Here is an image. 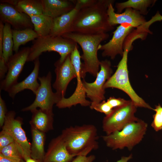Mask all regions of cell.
<instances>
[{
    "label": "cell",
    "mask_w": 162,
    "mask_h": 162,
    "mask_svg": "<svg viewBox=\"0 0 162 162\" xmlns=\"http://www.w3.org/2000/svg\"><path fill=\"white\" fill-rule=\"evenodd\" d=\"M70 58L76 72L77 86L74 92L70 97L68 98L64 97L62 98L56 104V106L59 108H70L77 104L84 106H90L91 102L87 100L86 98V94L81 79L83 78L82 74L83 63L81 61V56L78 53H74L71 55Z\"/></svg>",
    "instance_id": "cell-10"
},
{
    "label": "cell",
    "mask_w": 162,
    "mask_h": 162,
    "mask_svg": "<svg viewBox=\"0 0 162 162\" xmlns=\"http://www.w3.org/2000/svg\"><path fill=\"white\" fill-rule=\"evenodd\" d=\"M0 154L14 162H23L22 154L14 142L0 150Z\"/></svg>",
    "instance_id": "cell-28"
},
{
    "label": "cell",
    "mask_w": 162,
    "mask_h": 162,
    "mask_svg": "<svg viewBox=\"0 0 162 162\" xmlns=\"http://www.w3.org/2000/svg\"><path fill=\"white\" fill-rule=\"evenodd\" d=\"M54 66L56 77L52 86L56 92L62 98L64 97L70 82L76 77V72L71 61L70 55L62 62L58 60L54 63Z\"/></svg>",
    "instance_id": "cell-14"
},
{
    "label": "cell",
    "mask_w": 162,
    "mask_h": 162,
    "mask_svg": "<svg viewBox=\"0 0 162 162\" xmlns=\"http://www.w3.org/2000/svg\"><path fill=\"white\" fill-rule=\"evenodd\" d=\"M43 14L53 19L60 16L72 10L76 0H41Z\"/></svg>",
    "instance_id": "cell-20"
},
{
    "label": "cell",
    "mask_w": 162,
    "mask_h": 162,
    "mask_svg": "<svg viewBox=\"0 0 162 162\" xmlns=\"http://www.w3.org/2000/svg\"><path fill=\"white\" fill-rule=\"evenodd\" d=\"M91 109H94L96 111L104 113L106 116L110 114L112 112L113 109L112 108L107 101L104 100L90 107Z\"/></svg>",
    "instance_id": "cell-30"
},
{
    "label": "cell",
    "mask_w": 162,
    "mask_h": 162,
    "mask_svg": "<svg viewBox=\"0 0 162 162\" xmlns=\"http://www.w3.org/2000/svg\"><path fill=\"white\" fill-rule=\"evenodd\" d=\"M100 66V70L97 74L94 82L89 83L84 79L82 80V85L86 95L91 100L90 107L104 100L105 89L104 86L112 73L110 61L107 59L101 61Z\"/></svg>",
    "instance_id": "cell-8"
},
{
    "label": "cell",
    "mask_w": 162,
    "mask_h": 162,
    "mask_svg": "<svg viewBox=\"0 0 162 162\" xmlns=\"http://www.w3.org/2000/svg\"><path fill=\"white\" fill-rule=\"evenodd\" d=\"M112 0H96L81 8L75 18L71 32L94 34L107 33L114 29L108 22L107 9Z\"/></svg>",
    "instance_id": "cell-1"
},
{
    "label": "cell",
    "mask_w": 162,
    "mask_h": 162,
    "mask_svg": "<svg viewBox=\"0 0 162 162\" xmlns=\"http://www.w3.org/2000/svg\"><path fill=\"white\" fill-rule=\"evenodd\" d=\"M85 6L84 0H76V5L72 10L53 19L52 27L49 35L52 36H62L70 32L74 21L78 13Z\"/></svg>",
    "instance_id": "cell-17"
},
{
    "label": "cell",
    "mask_w": 162,
    "mask_h": 162,
    "mask_svg": "<svg viewBox=\"0 0 162 162\" xmlns=\"http://www.w3.org/2000/svg\"><path fill=\"white\" fill-rule=\"evenodd\" d=\"M15 112L7 113L2 130L8 133L17 145L23 158L25 160L31 157V144L28 142L25 131L22 127L20 118H15Z\"/></svg>",
    "instance_id": "cell-11"
},
{
    "label": "cell",
    "mask_w": 162,
    "mask_h": 162,
    "mask_svg": "<svg viewBox=\"0 0 162 162\" xmlns=\"http://www.w3.org/2000/svg\"><path fill=\"white\" fill-rule=\"evenodd\" d=\"M34 69L30 74L22 81L13 86L7 91L9 96L12 99L17 93L26 89L30 90L36 94L40 86L37 80L40 65L39 58L34 61Z\"/></svg>",
    "instance_id": "cell-19"
},
{
    "label": "cell",
    "mask_w": 162,
    "mask_h": 162,
    "mask_svg": "<svg viewBox=\"0 0 162 162\" xmlns=\"http://www.w3.org/2000/svg\"><path fill=\"white\" fill-rule=\"evenodd\" d=\"M13 41V50L15 53L19 51L20 46L39 37L34 30L31 28L22 30L12 29Z\"/></svg>",
    "instance_id": "cell-24"
},
{
    "label": "cell",
    "mask_w": 162,
    "mask_h": 162,
    "mask_svg": "<svg viewBox=\"0 0 162 162\" xmlns=\"http://www.w3.org/2000/svg\"><path fill=\"white\" fill-rule=\"evenodd\" d=\"M0 162H14L4 157L0 154Z\"/></svg>",
    "instance_id": "cell-39"
},
{
    "label": "cell",
    "mask_w": 162,
    "mask_h": 162,
    "mask_svg": "<svg viewBox=\"0 0 162 162\" xmlns=\"http://www.w3.org/2000/svg\"><path fill=\"white\" fill-rule=\"evenodd\" d=\"M32 137L31 157L36 160H40L44 158L45 136L43 132L33 128Z\"/></svg>",
    "instance_id": "cell-23"
},
{
    "label": "cell",
    "mask_w": 162,
    "mask_h": 162,
    "mask_svg": "<svg viewBox=\"0 0 162 162\" xmlns=\"http://www.w3.org/2000/svg\"><path fill=\"white\" fill-rule=\"evenodd\" d=\"M129 100H126L120 98H116L113 97L109 98L107 99V102L112 109L120 106L127 104Z\"/></svg>",
    "instance_id": "cell-32"
},
{
    "label": "cell",
    "mask_w": 162,
    "mask_h": 162,
    "mask_svg": "<svg viewBox=\"0 0 162 162\" xmlns=\"http://www.w3.org/2000/svg\"><path fill=\"white\" fill-rule=\"evenodd\" d=\"M137 107L131 100L126 104L113 108L102 121L103 130L106 135L121 130L128 123L137 120L135 116Z\"/></svg>",
    "instance_id": "cell-7"
},
{
    "label": "cell",
    "mask_w": 162,
    "mask_h": 162,
    "mask_svg": "<svg viewBox=\"0 0 162 162\" xmlns=\"http://www.w3.org/2000/svg\"><path fill=\"white\" fill-rule=\"evenodd\" d=\"M8 71L7 63L3 56H0V79L2 80L5 78Z\"/></svg>",
    "instance_id": "cell-34"
},
{
    "label": "cell",
    "mask_w": 162,
    "mask_h": 162,
    "mask_svg": "<svg viewBox=\"0 0 162 162\" xmlns=\"http://www.w3.org/2000/svg\"><path fill=\"white\" fill-rule=\"evenodd\" d=\"M95 159V157L93 155L88 156L79 155L76 156L70 162H93Z\"/></svg>",
    "instance_id": "cell-35"
},
{
    "label": "cell",
    "mask_w": 162,
    "mask_h": 162,
    "mask_svg": "<svg viewBox=\"0 0 162 162\" xmlns=\"http://www.w3.org/2000/svg\"><path fill=\"white\" fill-rule=\"evenodd\" d=\"M153 110L156 113L153 116V120L151 125L155 131H158L162 129V107L159 104Z\"/></svg>",
    "instance_id": "cell-29"
},
{
    "label": "cell",
    "mask_w": 162,
    "mask_h": 162,
    "mask_svg": "<svg viewBox=\"0 0 162 162\" xmlns=\"http://www.w3.org/2000/svg\"><path fill=\"white\" fill-rule=\"evenodd\" d=\"M52 75L49 71L46 76L39 77L40 86L35 94V99L29 106L22 110V111H32L37 108L52 111L53 105L62 99L56 92H53L51 86Z\"/></svg>",
    "instance_id": "cell-9"
},
{
    "label": "cell",
    "mask_w": 162,
    "mask_h": 162,
    "mask_svg": "<svg viewBox=\"0 0 162 162\" xmlns=\"http://www.w3.org/2000/svg\"><path fill=\"white\" fill-rule=\"evenodd\" d=\"M75 157L68 152L61 135L53 139L44 157L45 162H70Z\"/></svg>",
    "instance_id": "cell-18"
},
{
    "label": "cell",
    "mask_w": 162,
    "mask_h": 162,
    "mask_svg": "<svg viewBox=\"0 0 162 162\" xmlns=\"http://www.w3.org/2000/svg\"><path fill=\"white\" fill-rule=\"evenodd\" d=\"M77 44L70 39L62 36L50 35L39 37L33 40L27 62L34 61L44 52H55L60 55L59 59L63 62L74 50Z\"/></svg>",
    "instance_id": "cell-6"
},
{
    "label": "cell",
    "mask_w": 162,
    "mask_h": 162,
    "mask_svg": "<svg viewBox=\"0 0 162 162\" xmlns=\"http://www.w3.org/2000/svg\"><path fill=\"white\" fill-rule=\"evenodd\" d=\"M7 112V109L5 102L0 95V125L2 127L4 125Z\"/></svg>",
    "instance_id": "cell-33"
},
{
    "label": "cell",
    "mask_w": 162,
    "mask_h": 162,
    "mask_svg": "<svg viewBox=\"0 0 162 162\" xmlns=\"http://www.w3.org/2000/svg\"><path fill=\"white\" fill-rule=\"evenodd\" d=\"M32 117L31 123L33 128L42 132L46 131L52 128L53 114L52 111L40 109L32 111Z\"/></svg>",
    "instance_id": "cell-21"
},
{
    "label": "cell",
    "mask_w": 162,
    "mask_h": 162,
    "mask_svg": "<svg viewBox=\"0 0 162 162\" xmlns=\"http://www.w3.org/2000/svg\"><path fill=\"white\" fill-rule=\"evenodd\" d=\"M134 28L128 24H122L117 27L113 33L112 39L107 43L99 45L98 50L103 51L102 56L110 57L112 59H114L118 55L122 56L125 40Z\"/></svg>",
    "instance_id": "cell-13"
},
{
    "label": "cell",
    "mask_w": 162,
    "mask_h": 162,
    "mask_svg": "<svg viewBox=\"0 0 162 162\" xmlns=\"http://www.w3.org/2000/svg\"><path fill=\"white\" fill-rule=\"evenodd\" d=\"M34 30L39 37L49 35L52 27L53 19L43 14L30 16Z\"/></svg>",
    "instance_id": "cell-22"
},
{
    "label": "cell",
    "mask_w": 162,
    "mask_h": 162,
    "mask_svg": "<svg viewBox=\"0 0 162 162\" xmlns=\"http://www.w3.org/2000/svg\"><path fill=\"white\" fill-rule=\"evenodd\" d=\"M61 135L68 152L75 157L87 156L98 148L97 129L93 124L71 126L64 130Z\"/></svg>",
    "instance_id": "cell-2"
},
{
    "label": "cell",
    "mask_w": 162,
    "mask_h": 162,
    "mask_svg": "<svg viewBox=\"0 0 162 162\" xmlns=\"http://www.w3.org/2000/svg\"><path fill=\"white\" fill-rule=\"evenodd\" d=\"M132 158V154H130L128 157L123 156L121 159L118 160L117 162H128V161Z\"/></svg>",
    "instance_id": "cell-38"
},
{
    "label": "cell",
    "mask_w": 162,
    "mask_h": 162,
    "mask_svg": "<svg viewBox=\"0 0 162 162\" xmlns=\"http://www.w3.org/2000/svg\"><path fill=\"white\" fill-rule=\"evenodd\" d=\"M12 29L10 24L4 23L3 30L2 51L3 56L7 63L13 55L14 43Z\"/></svg>",
    "instance_id": "cell-27"
},
{
    "label": "cell",
    "mask_w": 162,
    "mask_h": 162,
    "mask_svg": "<svg viewBox=\"0 0 162 162\" xmlns=\"http://www.w3.org/2000/svg\"><path fill=\"white\" fill-rule=\"evenodd\" d=\"M137 39L135 36L132 34H130L127 37L124 44V52L122 58L117 66L115 73L105 82L104 88L105 89L113 88L120 89L129 96L137 107H143L153 110V109L136 93L129 80L127 63L128 55L133 48V42Z\"/></svg>",
    "instance_id": "cell-4"
},
{
    "label": "cell",
    "mask_w": 162,
    "mask_h": 162,
    "mask_svg": "<svg viewBox=\"0 0 162 162\" xmlns=\"http://www.w3.org/2000/svg\"><path fill=\"white\" fill-rule=\"evenodd\" d=\"M62 36L72 40L81 46L82 51L81 58L84 61L82 68L83 79L87 73L96 76L99 71L100 63L98 56V47L102 41L109 38V34L107 33L87 34L70 32Z\"/></svg>",
    "instance_id": "cell-3"
},
{
    "label": "cell",
    "mask_w": 162,
    "mask_h": 162,
    "mask_svg": "<svg viewBox=\"0 0 162 162\" xmlns=\"http://www.w3.org/2000/svg\"><path fill=\"white\" fill-rule=\"evenodd\" d=\"M0 19L4 23H8L14 29H34L30 17L27 14L19 11L11 5L1 3Z\"/></svg>",
    "instance_id": "cell-15"
},
{
    "label": "cell",
    "mask_w": 162,
    "mask_h": 162,
    "mask_svg": "<svg viewBox=\"0 0 162 162\" xmlns=\"http://www.w3.org/2000/svg\"><path fill=\"white\" fill-rule=\"evenodd\" d=\"M4 23L0 20V56H3L2 43Z\"/></svg>",
    "instance_id": "cell-36"
},
{
    "label": "cell",
    "mask_w": 162,
    "mask_h": 162,
    "mask_svg": "<svg viewBox=\"0 0 162 162\" xmlns=\"http://www.w3.org/2000/svg\"><path fill=\"white\" fill-rule=\"evenodd\" d=\"M25 160L26 162H38L37 160L34 159L31 157L28 158Z\"/></svg>",
    "instance_id": "cell-40"
},
{
    "label": "cell",
    "mask_w": 162,
    "mask_h": 162,
    "mask_svg": "<svg viewBox=\"0 0 162 162\" xmlns=\"http://www.w3.org/2000/svg\"><path fill=\"white\" fill-rule=\"evenodd\" d=\"M156 0H129L126 2L117 3L115 7L117 13H121L127 8H130L139 11L142 15H146L148 13L147 8L153 5Z\"/></svg>",
    "instance_id": "cell-25"
},
{
    "label": "cell",
    "mask_w": 162,
    "mask_h": 162,
    "mask_svg": "<svg viewBox=\"0 0 162 162\" xmlns=\"http://www.w3.org/2000/svg\"><path fill=\"white\" fill-rule=\"evenodd\" d=\"M114 3H110L107 9L108 22L112 26L128 24L134 28H137L146 22L144 17L139 11L130 8L125 9L121 13H115L113 7Z\"/></svg>",
    "instance_id": "cell-16"
},
{
    "label": "cell",
    "mask_w": 162,
    "mask_h": 162,
    "mask_svg": "<svg viewBox=\"0 0 162 162\" xmlns=\"http://www.w3.org/2000/svg\"><path fill=\"white\" fill-rule=\"evenodd\" d=\"M151 20L152 23L158 21H162V16L159 14L158 11L156 14L152 17Z\"/></svg>",
    "instance_id": "cell-37"
},
{
    "label": "cell",
    "mask_w": 162,
    "mask_h": 162,
    "mask_svg": "<svg viewBox=\"0 0 162 162\" xmlns=\"http://www.w3.org/2000/svg\"><path fill=\"white\" fill-rule=\"evenodd\" d=\"M14 142L12 137L7 132L2 130L0 133V150Z\"/></svg>",
    "instance_id": "cell-31"
},
{
    "label": "cell",
    "mask_w": 162,
    "mask_h": 162,
    "mask_svg": "<svg viewBox=\"0 0 162 162\" xmlns=\"http://www.w3.org/2000/svg\"><path fill=\"white\" fill-rule=\"evenodd\" d=\"M14 7L19 11L30 17L43 14L41 0H18Z\"/></svg>",
    "instance_id": "cell-26"
},
{
    "label": "cell",
    "mask_w": 162,
    "mask_h": 162,
    "mask_svg": "<svg viewBox=\"0 0 162 162\" xmlns=\"http://www.w3.org/2000/svg\"><path fill=\"white\" fill-rule=\"evenodd\" d=\"M30 48H22L10 58L7 63V73L4 79L1 81L0 91L7 92L11 87L18 82V77L27 62Z\"/></svg>",
    "instance_id": "cell-12"
},
{
    "label": "cell",
    "mask_w": 162,
    "mask_h": 162,
    "mask_svg": "<svg viewBox=\"0 0 162 162\" xmlns=\"http://www.w3.org/2000/svg\"><path fill=\"white\" fill-rule=\"evenodd\" d=\"M137 30H138V29H137ZM138 31H139V30H138ZM143 33H144V32H143ZM146 35H147V34H146Z\"/></svg>",
    "instance_id": "cell-41"
},
{
    "label": "cell",
    "mask_w": 162,
    "mask_h": 162,
    "mask_svg": "<svg viewBox=\"0 0 162 162\" xmlns=\"http://www.w3.org/2000/svg\"><path fill=\"white\" fill-rule=\"evenodd\" d=\"M147 124L138 119L131 122L120 131L102 136L106 146L113 150L127 148L129 150L140 142L145 134Z\"/></svg>",
    "instance_id": "cell-5"
}]
</instances>
